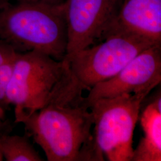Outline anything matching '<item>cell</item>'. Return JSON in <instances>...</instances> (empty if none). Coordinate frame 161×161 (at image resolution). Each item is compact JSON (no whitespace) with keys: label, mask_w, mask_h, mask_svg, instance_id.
<instances>
[{"label":"cell","mask_w":161,"mask_h":161,"mask_svg":"<svg viewBox=\"0 0 161 161\" xmlns=\"http://www.w3.org/2000/svg\"><path fill=\"white\" fill-rule=\"evenodd\" d=\"M20 0H0V10L14 3L19 2Z\"/></svg>","instance_id":"obj_14"},{"label":"cell","mask_w":161,"mask_h":161,"mask_svg":"<svg viewBox=\"0 0 161 161\" xmlns=\"http://www.w3.org/2000/svg\"><path fill=\"white\" fill-rule=\"evenodd\" d=\"M119 0H64L62 4L66 22V56L102 41L112 23Z\"/></svg>","instance_id":"obj_6"},{"label":"cell","mask_w":161,"mask_h":161,"mask_svg":"<svg viewBox=\"0 0 161 161\" xmlns=\"http://www.w3.org/2000/svg\"><path fill=\"white\" fill-rule=\"evenodd\" d=\"M161 82V44H156L139 53L116 75L93 86L86 97L90 106L100 98L154 89Z\"/></svg>","instance_id":"obj_7"},{"label":"cell","mask_w":161,"mask_h":161,"mask_svg":"<svg viewBox=\"0 0 161 161\" xmlns=\"http://www.w3.org/2000/svg\"><path fill=\"white\" fill-rule=\"evenodd\" d=\"M17 53L10 44L0 40V65L13 60Z\"/></svg>","instance_id":"obj_12"},{"label":"cell","mask_w":161,"mask_h":161,"mask_svg":"<svg viewBox=\"0 0 161 161\" xmlns=\"http://www.w3.org/2000/svg\"><path fill=\"white\" fill-rule=\"evenodd\" d=\"M155 44L134 35H110L92 46L65 56L75 78L90 91L120 72L131 60Z\"/></svg>","instance_id":"obj_5"},{"label":"cell","mask_w":161,"mask_h":161,"mask_svg":"<svg viewBox=\"0 0 161 161\" xmlns=\"http://www.w3.org/2000/svg\"><path fill=\"white\" fill-rule=\"evenodd\" d=\"M118 33L161 44V0H119L116 14L102 40Z\"/></svg>","instance_id":"obj_8"},{"label":"cell","mask_w":161,"mask_h":161,"mask_svg":"<svg viewBox=\"0 0 161 161\" xmlns=\"http://www.w3.org/2000/svg\"><path fill=\"white\" fill-rule=\"evenodd\" d=\"M140 124L144 132L136 149L131 161H161V93L143 110Z\"/></svg>","instance_id":"obj_9"},{"label":"cell","mask_w":161,"mask_h":161,"mask_svg":"<svg viewBox=\"0 0 161 161\" xmlns=\"http://www.w3.org/2000/svg\"><path fill=\"white\" fill-rule=\"evenodd\" d=\"M4 159V155H3V150H2L1 145L0 143V161H3Z\"/></svg>","instance_id":"obj_16"},{"label":"cell","mask_w":161,"mask_h":161,"mask_svg":"<svg viewBox=\"0 0 161 161\" xmlns=\"http://www.w3.org/2000/svg\"><path fill=\"white\" fill-rule=\"evenodd\" d=\"M64 0H20L23 2H40L53 6H59L62 4Z\"/></svg>","instance_id":"obj_13"},{"label":"cell","mask_w":161,"mask_h":161,"mask_svg":"<svg viewBox=\"0 0 161 161\" xmlns=\"http://www.w3.org/2000/svg\"><path fill=\"white\" fill-rule=\"evenodd\" d=\"M0 40L17 52L35 50L63 60L68 32L62 4L20 1L7 7L0 10Z\"/></svg>","instance_id":"obj_2"},{"label":"cell","mask_w":161,"mask_h":161,"mask_svg":"<svg viewBox=\"0 0 161 161\" xmlns=\"http://www.w3.org/2000/svg\"><path fill=\"white\" fill-rule=\"evenodd\" d=\"M74 75L60 82L46 105L23 121L48 161H104L94 141L93 116Z\"/></svg>","instance_id":"obj_1"},{"label":"cell","mask_w":161,"mask_h":161,"mask_svg":"<svg viewBox=\"0 0 161 161\" xmlns=\"http://www.w3.org/2000/svg\"><path fill=\"white\" fill-rule=\"evenodd\" d=\"M0 143L4 158L7 161H44L26 136L1 134Z\"/></svg>","instance_id":"obj_10"},{"label":"cell","mask_w":161,"mask_h":161,"mask_svg":"<svg viewBox=\"0 0 161 161\" xmlns=\"http://www.w3.org/2000/svg\"><path fill=\"white\" fill-rule=\"evenodd\" d=\"M4 109L0 106V134H3L1 132V130L4 127L3 124H4Z\"/></svg>","instance_id":"obj_15"},{"label":"cell","mask_w":161,"mask_h":161,"mask_svg":"<svg viewBox=\"0 0 161 161\" xmlns=\"http://www.w3.org/2000/svg\"><path fill=\"white\" fill-rule=\"evenodd\" d=\"M14 58L8 62L0 65V106L4 109L7 106L6 94L12 78Z\"/></svg>","instance_id":"obj_11"},{"label":"cell","mask_w":161,"mask_h":161,"mask_svg":"<svg viewBox=\"0 0 161 161\" xmlns=\"http://www.w3.org/2000/svg\"><path fill=\"white\" fill-rule=\"evenodd\" d=\"M152 90L100 98L90 105L94 141L104 158L109 161H132L134 129L142 104Z\"/></svg>","instance_id":"obj_4"},{"label":"cell","mask_w":161,"mask_h":161,"mask_svg":"<svg viewBox=\"0 0 161 161\" xmlns=\"http://www.w3.org/2000/svg\"><path fill=\"white\" fill-rule=\"evenodd\" d=\"M68 62L38 51L17 52L6 94L14 106L16 123H22L48 102L58 84L71 74Z\"/></svg>","instance_id":"obj_3"}]
</instances>
